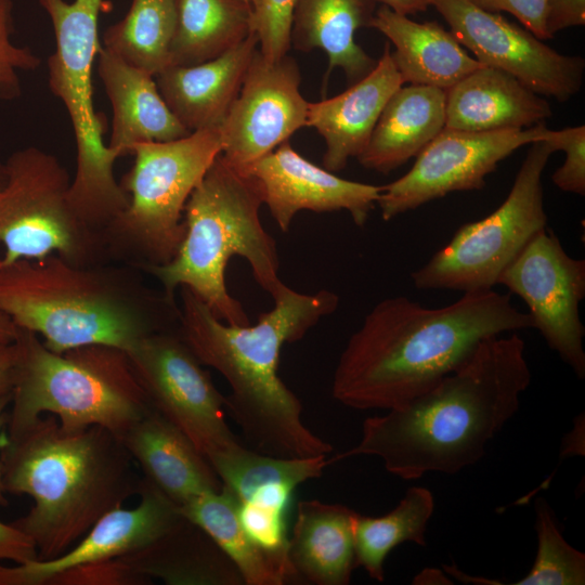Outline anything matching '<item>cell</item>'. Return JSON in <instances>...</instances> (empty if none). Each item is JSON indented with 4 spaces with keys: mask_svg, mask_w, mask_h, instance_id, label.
I'll list each match as a JSON object with an SVG mask.
<instances>
[{
    "mask_svg": "<svg viewBox=\"0 0 585 585\" xmlns=\"http://www.w3.org/2000/svg\"><path fill=\"white\" fill-rule=\"evenodd\" d=\"M478 8L512 14L528 30L541 40L549 39L545 29L546 0H469Z\"/></svg>",
    "mask_w": 585,
    "mask_h": 585,
    "instance_id": "cell-39",
    "label": "cell"
},
{
    "mask_svg": "<svg viewBox=\"0 0 585 585\" xmlns=\"http://www.w3.org/2000/svg\"><path fill=\"white\" fill-rule=\"evenodd\" d=\"M245 1H247L248 3H250V4L252 5V8H253V4L256 3L257 0H245Z\"/></svg>",
    "mask_w": 585,
    "mask_h": 585,
    "instance_id": "cell-48",
    "label": "cell"
},
{
    "mask_svg": "<svg viewBox=\"0 0 585 585\" xmlns=\"http://www.w3.org/2000/svg\"><path fill=\"white\" fill-rule=\"evenodd\" d=\"M434 510L432 493L424 486L410 487L400 503L381 517L356 515L354 521L355 567L384 582L385 559L404 542L426 546V531Z\"/></svg>",
    "mask_w": 585,
    "mask_h": 585,
    "instance_id": "cell-32",
    "label": "cell"
},
{
    "mask_svg": "<svg viewBox=\"0 0 585 585\" xmlns=\"http://www.w3.org/2000/svg\"><path fill=\"white\" fill-rule=\"evenodd\" d=\"M300 83L294 58L285 55L268 62L257 49L220 127L221 155L232 167L246 172L307 126L309 102L300 92Z\"/></svg>",
    "mask_w": 585,
    "mask_h": 585,
    "instance_id": "cell-16",
    "label": "cell"
},
{
    "mask_svg": "<svg viewBox=\"0 0 585 585\" xmlns=\"http://www.w3.org/2000/svg\"><path fill=\"white\" fill-rule=\"evenodd\" d=\"M181 514L202 528L227 555L246 585H284L299 581L291 564L261 547L245 530L239 500L226 486L182 505Z\"/></svg>",
    "mask_w": 585,
    "mask_h": 585,
    "instance_id": "cell-29",
    "label": "cell"
},
{
    "mask_svg": "<svg viewBox=\"0 0 585 585\" xmlns=\"http://www.w3.org/2000/svg\"><path fill=\"white\" fill-rule=\"evenodd\" d=\"M98 74L113 109L109 148L131 155L139 143L166 142L191 133L162 99L154 76L101 47Z\"/></svg>",
    "mask_w": 585,
    "mask_h": 585,
    "instance_id": "cell-22",
    "label": "cell"
},
{
    "mask_svg": "<svg viewBox=\"0 0 585 585\" xmlns=\"http://www.w3.org/2000/svg\"><path fill=\"white\" fill-rule=\"evenodd\" d=\"M0 187V264L56 253L70 263L108 262L100 234L86 226L68 200L72 183L58 158L36 146L13 152L4 161Z\"/></svg>",
    "mask_w": 585,
    "mask_h": 585,
    "instance_id": "cell-11",
    "label": "cell"
},
{
    "mask_svg": "<svg viewBox=\"0 0 585 585\" xmlns=\"http://www.w3.org/2000/svg\"><path fill=\"white\" fill-rule=\"evenodd\" d=\"M534 328L510 294L464 292L426 308L404 296L386 298L349 338L333 376V396L354 410H391L460 366L484 339Z\"/></svg>",
    "mask_w": 585,
    "mask_h": 585,
    "instance_id": "cell-1",
    "label": "cell"
},
{
    "mask_svg": "<svg viewBox=\"0 0 585 585\" xmlns=\"http://www.w3.org/2000/svg\"><path fill=\"white\" fill-rule=\"evenodd\" d=\"M369 27L394 46L391 56L404 82L447 90L483 66L437 22L417 23L381 4Z\"/></svg>",
    "mask_w": 585,
    "mask_h": 585,
    "instance_id": "cell-25",
    "label": "cell"
},
{
    "mask_svg": "<svg viewBox=\"0 0 585 585\" xmlns=\"http://www.w3.org/2000/svg\"><path fill=\"white\" fill-rule=\"evenodd\" d=\"M549 103L510 74L481 66L446 90L445 127L469 132L524 129L551 116Z\"/></svg>",
    "mask_w": 585,
    "mask_h": 585,
    "instance_id": "cell-23",
    "label": "cell"
},
{
    "mask_svg": "<svg viewBox=\"0 0 585 585\" xmlns=\"http://www.w3.org/2000/svg\"><path fill=\"white\" fill-rule=\"evenodd\" d=\"M178 0H132L126 16L103 34V48L156 77L170 66Z\"/></svg>",
    "mask_w": 585,
    "mask_h": 585,
    "instance_id": "cell-31",
    "label": "cell"
},
{
    "mask_svg": "<svg viewBox=\"0 0 585 585\" xmlns=\"http://www.w3.org/2000/svg\"><path fill=\"white\" fill-rule=\"evenodd\" d=\"M138 495L135 507L108 511L77 544L54 559L14 567L0 563V585H46L63 570L120 558L154 542L183 518L179 506L145 477Z\"/></svg>",
    "mask_w": 585,
    "mask_h": 585,
    "instance_id": "cell-18",
    "label": "cell"
},
{
    "mask_svg": "<svg viewBox=\"0 0 585 585\" xmlns=\"http://www.w3.org/2000/svg\"><path fill=\"white\" fill-rule=\"evenodd\" d=\"M148 582L133 573L119 558L73 567L55 573L46 585H142Z\"/></svg>",
    "mask_w": 585,
    "mask_h": 585,
    "instance_id": "cell-38",
    "label": "cell"
},
{
    "mask_svg": "<svg viewBox=\"0 0 585 585\" xmlns=\"http://www.w3.org/2000/svg\"><path fill=\"white\" fill-rule=\"evenodd\" d=\"M244 173L258 181L263 204L284 233L301 210H347L353 222L363 226L381 192V186L346 180L314 165L288 141L256 161Z\"/></svg>",
    "mask_w": 585,
    "mask_h": 585,
    "instance_id": "cell-17",
    "label": "cell"
},
{
    "mask_svg": "<svg viewBox=\"0 0 585 585\" xmlns=\"http://www.w3.org/2000/svg\"><path fill=\"white\" fill-rule=\"evenodd\" d=\"M555 152L563 151V164L552 173L554 184L561 191L585 195V126L549 130L545 140Z\"/></svg>",
    "mask_w": 585,
    "mask_h": 585,
    "instance_id": "cell-37",
    "label": "cell"
},
{
    "mask_svg": "<svg viewBox=\"0 0 585 585\" xmlns=\"http://www.w3.org/2000/svg\"><path fill=\"white\" fill-rule=\"evenodd\" d=\"M179 332L198 361L227 381L225 408L256 451L285 458L327 456L333 446L302 420V404L278 376L286 342L300 340L339 297L326 289L312 294L285 284L274 307L256 325H231L218 318L191 289L180 287Z\"/></svg>",
    "mask_w": 585,
    "mask_h": 585,
    "instance_id": "cell-3",
    "label": "cell"
},
{
    "mask_svg": "<svg viewBox=\"0 0 585 585\" xmlns=\"http://www.w3.org/2000/svg\"><path fill=\"white\" fill-rule=\"evenodd\" d=\"M524 340L517 332L484 339L455 370L385 415L368 417L359 443L330 463L377 456L390 473L415 480L430 471L456 473L518 412L531 384Z\"/></svg>",
    "mask_w": 585,
    "mask_h": 585,
    "instance_id": "cell-2",
    "label": "cell"
},
{
    "mask_svg": "<svg viewBox=\"0 0 585 585\" xmlns=\"http://www.w3.org/2000/svg\"><path fill=\"white\" fill-rule=\"evenodd\" d=\"M376 0H296L290 30V48L320 49L328 57V72L340 68L349 84L369 74L377 60L356 42L355 32L369 27Z\"/></svg>",
    "mask_w": 585,
    "mask_h": 585,
    "instance_id": "cell-28",
    "label": "cell"
},
{
    "mask_svg": "<svg viewBox=\"0 0 585 585\" xmlns=\"http://www.w3.org/2000/svg\"><path fill=\"white\" fill-rule=\"evenodd\" d=\"M585 24V0H546L545 29L550 38L558 31Z\"/></svg>",
    "mask_w": 585,
    "mask_h": 585,
    "instance_id": "cell-40",
    "label": "cell"
},
{
    "mask_svg": "<svg viewBox=\"0 0 585 585\" xmlns=\"http://www.w3.org/2000/svg\"><path fill=\"white\" fill-rule=\"evenodd\" d=\"M18 327L0 310V343L13 342L16 339Z\"/></svg>",
    "mask_w": 585,
    "mask_h": 585,
    "instance_id": "cell-46",
    "label": "cell"
},
{
    "mask_svg": "<svg viewBox=\"0 0 585 585\" xmlns=\"http://www.w3.org/2000/svg\"><path fill=\"white\" fill-rule=\"evenodd\" d=\"M537 551L526 575L514 585H583L585 554L571 546L562 536L548 503L535 502Z\"/></svg>",
    "mask_w": 585,
    "mask_h": 585,
    "instance_id": "cell-34",
    "label": "cell"
},
{
    "mask_svg": "<svg viewBox=\"0 0 585 585\" xmlns=\"http://www.w3.org/2000/svg\"><path fill=\"white\" fill-rule=\"evenodd\" d=\"M221 152L220 127L133 145V166L119 183L128 206L101 232L107 261L142 272L170 262L185 236V204Z\"/></svg>",
    "mask_w": 585,
    "mask_h": 585,
    "instance_id": "cell-8",
    "label": "cell"
},
{
    "mask_svg": "<svg viewBox=\"0 0 585 585\" xmlns=\"http://www.w3.org/2000/svg\"><path fill=\"white\" fill-rule=\"evenodd\" d=\"M498 284L524 301L534 328L583 379L585 327L580 303L585 297V260L571 257L546 227L504 270Z\"/></svg>",
    "mask_w": 585,
    "mask_h": 585,
    "instance_id": "cell-14",
    "label": "cell"
},
{
    "mask_svg": "<svg viewBox=\"0 0 585 585\" xmlns=\"http://www.w3.org/2000/svg\"><path fill=\"white\" fill-rule=\"evenodd\" d=\"M119 439L144 477L179 507L222 490L223 484L206 456L154 408Z\"/></svg>",
    "mask_w": 585,
    "mask_h": 585,
    "instance_id": "cell-20",
    "label": "cell"
},
{
    "mask_svg": "<svg viewBox=\"0 0 585 585\" xmlns=\"http://www.w3.org/2000/svg\"><path fill=\"white\" fill-rule=\"evenodd\" d=\"M445 100L446 90L437 87H400L386 103L358 161L389 173L416 157L445 127Z\"/></svg>",
    "mask_w": 585,
    "mask_h": 585,
    "instance_id": "cell-26",
    "label": "cell"
},
{
    "mask_svg": "<svg viewBox=\"0 0 585 585\" xmlns=\"http://www.w3.org/2000/svg\"><path fill=\"white\" fill-rule=\"evenodd\" d=\"M50 16L55 51L48 58V84L62 101L76 143V173L68 200L81 222L95 233L129 203L114 176L119 155L104 143V122L93 104L92 67L101 48L98 21L103 0H39Z\"/></svg>",
    "mask_w": 585,
    "mask_h": 585,
    "instance_id": "cell-9",
    "label": "cell"
},
{
    "mask_svg": "<svg viewBox=\"0 0 585 585\" xmlns=\"http://www.w3.org/2000/svg\"><path fill=\"white\" fill-rule=\"evenodd\" d=\"M358 512L341 504L300 500L288 536V559L299 581L347 585L355 568Z\"/></svg>",
    "mask_w": 585,
    "mask_h": 585,
    "instance_id": "cell-24",
    "label": "cell"
},
{
    "mask_svg": "<svg viewBox=\"0 0 585 585\" xmlns=\"http://www.w3.org/2000/svg\"><path fill=\"white\" fill-rule=\"evenodd\" d=\"M258 48L253 31L213 60L168 66L156 76L162 99L188 131L221 127Z\"/></svg>",
    "mask_w": 585,
    "mask_h": 585,
    "instance_id": "cell-21",
    "label": "cell"
},
{
    "mask_svg": "<svg viewBox=\"0 0 585 585\" xmlns=\"http://www.w3.org/2000/svg\"><path fill=\"white\" fill-rule=\"evenodd\" d=\"M17 346L15 341L0 343V396L12 393L16 366H17Z\"/></svg>",
    "mask_w": 585,
    "mask_h": 585,
    "instance_id": "cell-42",
    "label": "cell"
},
{
    "mask_svg": "<svg viewBox=\"0 0 585 585\" xmlns=\"http://www.w3.org/2000/svg\"><path fill=\"white\" fill-rule=\"evenodd\" d=\"M403 83L386 43L376 66L364 78L336 96L309 102L307 126L325 141V169L340 171L364 151L386 103Z\"/></svg>",
    "mask_w": 585,
    "mask_h": 585,
    "instance_id": "cell-19",
    "label": "cell"
},
{
    "mask_svg": "<svg viewBox=\"0 0 585 585\" xmlns=\"http://www.w3.org/2000/svg\"><path fill=\"white\" fill-rule=\"evenodd\" d=\"M585 417L578 415L574 419L573 429L563 438L560 448V457L567 458L574 455H584L585 453Z\"/></svg>",
    "mask_w": 585,
    "mask_h": 585,
    "instance_id": "cell-43",
    "label": "cell"
},
{
    "mask_svg": "<svg viewBox=\"0 0 585 585\" xmlns=\"http://www.w3.org/2000/svg\"><path fill=\"white\" fill-rule=\"evenodd\" d=\"M14 0H0V100L13 101L21 96L17 70H35L41 58L28 47H17L10 37L13 32Z\"/></svg>",
    "mask_w": 585,
    "mask_h": 585,
    "instance_id": "cell-36",
    "label": "cell"
},
{
    "mask_svg": "<svg viewBox=\"0 0 585 585\" xmlns=\"http://www.w3.org/2000/svg\"><path fill=\"white\" fill-rule=\"evenodd\" d=\"M78 265L56 253L0 264V310L55 353L105 344L131 350L179 326L180 306L144 285L136 268Z\"/></svg>",
    "mask_w": 585,
    "mask_h": 585,
    "instance_id": "cell-5",
    "label": "cell"
},
{
    "mask_svg": "<svg viewBox=\"0 0 585 585\" xmlns=\"http://www.w3.org/2000/svg\"><path fill=\"white\" fill-rule=\"evenodd\" d=\"M262 205L258 181L220 154L185 204V236L176 257L144 272L155 277L171 299L185 286L221 321L250 324L242 303L226 288L225 269L232 257L239 256L271 297L284 285L278 277L276 242L260 220Z\"/></svg>",
    "mask_w": 585,
    "mask_h": 585,
    "instance_id": "cell-6",
    "label": "cell"
},
{
    "mask_svg": "<svg viewBox=\"0 0 585 585\" xmlns=\"http://www.w3.org/2000/svg\"><path fill=\"white\" fill-rule=\"evenodd\" d=\"M152 407L180 429L206 458L239 441L217 390L179 326L151 334L127 351Z\"/></svg>",
    "mask_w": 585,
    "mask_h": 585,
    "instance_id": "cell-12",
    "label": "cell"
},
{
    "mask_svg": "<svg viewBox=\"0 0 585 585\" xmlns=\"http://www.w3.org/2000/svg\"><path fill=\"white\" fill-rule=\"evenodd\" d=\"M544 122L524 129L469 132L444 127L400 179L381 186L385 221L453 192L476 191L498 164L523 145L545 140Z\"/></svg>",
    "mask_w": 585,
    "mask_h": 585,
    "instance_id": "cell-13",
    "label": "cell"
},
{
    "mask_svg": "<svg viewBox=\"0 0 585 585\" xmlns=\"http://www.w3.org/2000/svg\"><path fill=\"white\" fill-rule=\"evenodd\" d=\"M392 11L403 14H416L426 11L431 5V0H376Z\"/></svg>",
    "mask_w": 585,
    "mask_h": 585,
    "instance_id": "cell-44",
    "label": "cell"
},
{
    "mask_svg": "<svg viewBox=\"0 0 585 585\" xmlns=\"http://www.w3.org/2000/svg\"><path fill=\"white\" fill-rule=\"evenodd\" d=\"M530 145L506 199L485 218L461 225L414 271L416 288L491 290L531 239L547 227L542 174L555 151L546 141Z\"/></svg>",
    "mask_w": 585,
    "mask_h": 585,
    "instance_id": "cell-10",
    "label": "cell"
},
{
    "mask_svg": "<svg viewBox=\"0 0 585 585\" xmlns=\"http://www.w3.org/2000/svg\"><path fill=\"white\" fill-rule=\"evenodd\" d=\"M296 0H257L253 29L259 51L268 62H276L290 49V30Z\"/></svg>",
    "mask_w": 585,
    "mask_h": 585,
    "instance_id": "cell-35",
    "label": "cell"
},
{
    "mask_svg": "<svg viewBox=\"0 0 585 585\" xmlns=\"http://www.w3.org/2000/svg\"><path fill=\"white\" fill-rule=\"evenodd\" d=\"M119 559L148 583L156 577L170 585H244L227 555L184 516L154 542Z\"/></svg>",
    "mask_w": 585,
    "mask_h": 585,
    "instance_id": "cell-27",
    "label": "cell"
},
{
    "mask_svg": "<svg viewBox=\"0 0 585 585\" xmlns=\"http://www.w3.org/2000/svg\"><path fill=\"white\" fill-rule=\"evenodd\" d=\"M11 400H12V393L0 396V437H1L2 429L6 427V424H8V413L5 411H6V407L11 404ZM1 447L2 446L0 443V451H1ZM5 493L6 491L4 489L3 479H2V463L0 459V506H8L9 504Z\"/></svg>",
    "mask_w": 585,
    "mask_h": 585,
    "instance_id": "cell-45",
    "label": "cell"
},
{
    "mask_svg": "<svg viewBox=\"0 0 585 585\" xmlns=\"http://www.w3.org/2000/svg\"><path fill=\"white\" fill-rule=\"evenodd\" d=\"M15 343L10 438L43 414L67 428L101 426L120 438L153 410L125 350L90 344L55 353L37 334L20 327Z\"/></svg>",
    "mask_w": 585,
    "mask_h": 585,
    "instance_id": "cell-7",
    "label": "cell"
},
{
    "mask_svg": "<svg viewBox=\"0 0 585 585\" xmlns=\"http://www.w3.org/2000/svg\"><path fill=\"white\" fill-rule=\"evenodd\" d=\"M11 560L16 564L38 560L34 541L11 523L0 521V563Z\"/></svg>",
    "mask_w": 585,
    "mask_h": 585,
    "instance_id": "cell-41",
    "label": "cell"
},
{
    "mask_svg": "<svg viewBox=\"0 0 585 585\" xmlns=\"http://www.w3.org/2000/svg\"><path fill=\"white\" fill-rule=\"evenodd\" d=\"M5 177H6V174H5V165H4V162H2V161L0 160V187H1V186L3 185V183H4ZM0 259H1V257H0Z\"/></svg>",
    "mask_w": 585,
    "mask_h": 585,
    "instance_id": "cell-47",
    "label": "cell"
},
{
    "mask_svg": "<svg viewBox=\"0 0 585 585\" xmlns=\"http://www.w3.org/2000/svg\"><path fill=\"white\" fill-rule=\"evenodd\" d=\"M222 484L240 500L256 490L274 484L296 489L320 478L332 464L327 456L285 458L249 450L240 442L207 457Z\"/></svg>",
    "mask_w": 585,
    "mask_h": 585,
    "instance_id": "cell-33",
    "label": "cell"
},
{
    "mask_svg": "<svg viewBox=\"0 0 585 585\" xmlns=\"http://www.w3.org/2000/svg\"><path fill=\"white\" fill-rule=\"evenodd\" d=\"M253 31V8L245 0H178L170 66L213 60Z\"/></svg>",
    "mask_w": 585,
    "mask_h": 585,
    "instance_id": "cell-30",
    "label": "cell"
},
{
    "mask_svg": "<svg viewBox=\"0 0 585 585\" xmlns=\"http://www.w3.org/2000/svg\"><path fill=\"white\" fill-rule=\"evenodd\" d=\"M456 40L483 66L504 70L538 95L566 102L582 88L585 61L563 55L526 28L469 0H431Z\"/></svg>",
    "mask_w": 585,
    "mask_h": 585,
    "instance_id": "cell-15",
    "label": "cell"
},
{
    "mask_svg": "<svg viewBox=\"0 0 585 585\" xmlns=\"http://www.w3.org/2000/svg\"><path fill=\"white\" fill-rule=\"evenodd\" d=\"M0 459L6 493L34 499L11 524L34 541L38 560L69 550L100 518L138 495L142 480L115 433L67 428L50 414L8 437Z\"/></svg>",
    "mask_w": 585,
    "mask_h": 585,
    "instance_id": "cell-4",
    "label": "cell"
}]
</instances>
